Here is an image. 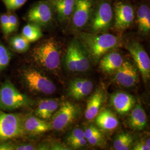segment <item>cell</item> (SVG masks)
Instances as JSON below:
<instances>
[{"mask_svg":"<svg viewBox=\"0 0 150 150\" xmlns=\"http://www.w3.org/2000/svg\"><path fill=\"white\" fill-rule=\"evenodd\" d=\"M134 150H150V146L146 144L145 141H141L137 142L133 147Z\"/></svg>","mask_w":150,"mask_h":150,"instance_id":"cell-36","label":"cell"},{"mask_svg":"<svg viewBox=\"0 0 150 150\" xmlns=\"http://www.w3.org/2000/svg\"><path fill=\"white\" fill-rule=\"evenodd\" d=\"M28 98L18 91L10 81L0 87V109L10 111L27 106Z\"/></svg>","mask_w":150,"mask_h":150,"instance_id":"cell-3","label":"cell"},{"mask_svg":"<svg viewBox=\"0 0 150 150\" xmlns=\"http://www.w3.org/2000/svg\"><path fill=\"white\" fill-rule=\"evenodd\" d=\"M129 122L131 127L134 130L141 131L145 129L147 125V116L141 104H137L131 111Z\"/></svg>","mask_w":150,"mask_h":150,"instance_id":"cell-20","label":"cell"},{"mask_svg":"<svg viewBox=\"0 0 150 150\" xmlns=\"http://www.w3.org/2000/svg\"><path fill=\"white\" fill-rule=\"evenodd\" d=\"M105 100V93L101 88H98L88 98L85 116L87 120H92L96 117Z\"/></svg>","mask_w":150,"mask_h":150,"instance_id":"cell-17","label":"cell"},{"mask_svg":"<svg viewBox=\"0 0 150 150\" xmlns=\"http://www.w3.org/2000/svg\"><path fill=\"white\" fill-rule=\"evenodd\" d=\"M87 141L90 145L94 146H101L104 145L105 143L104 136L102 132L95 136H93L91 138L87 139Z\"/></svg>","mask_w":150,"mask_h":150,"instance_id":"cell-33","label":"cell"},{"mask_svg":"<svg viewBox=\"0 0 150 150\" xmlns=\"http://www.w3.org/2000/svg\"><path fill=\"white\" fill-rule=\"evenodd\" d=\"M30 42L22 35H16L11 38L10 45L12 48L18 52H25L30 47Z\"/></svg>","mask_w":150,"mask_h":150,"instance_id":"cell-27","label":"cell"},{"mask_svg":"<svg viewBox=\"0 0 150 150\" xmlns=\"http://www.w3.org/2000/svg\"><path fill=\"white\" fill-rule=\"evenodd\" d=\"M77 41L71 42L69 46L65 57V64L68 70L71 72H77Z\"/></svg>","mask_w":150,"mask_h":150,"instance_id":"cell-24","label":"cell"},{"mask_svg":"<svg viewBox=\"0 0 150 150\" xmlns=\"http://www.w3.org/2000/svg\"><path fill=\"white\" fill-rule=\"evenodd\" d=\"M136 22L139 30L148 33L150 30V9L146 4L139 6L136 11Z\"/></svg>","mask_w":150,"mask_h":150,"instance_id":"cell-22","label":"cell"},{"mask_svg":"<svg viewBox=\"0 0 150 150\" xmlns=\"http://www.w3.org/2000/svg\"><path fill=\"white\" fill-rule=\"evenodd\" d=\"M93 88V85L91 81L77 79L70 82L69 92L72 98L79 100L90 95Z\"/></svg>","mask_w":150,"mask_h":150,"instance_id":"cell-15","label":"cell"},{"mask_svg":"<svg viewBox=\"0 0 150 150\" xmlns=\"http://www.w3.org/2000/svg\"><path fill=\"white\" fill-rule=\"evenodd\" d=\"M121 54L116 51H110L104 54L100 61V67L103 72L111 74L116 72L123 62Z\"/></svg>","mask_w":150,"mask_h":150,"instance_id":"cell-16","label":"cell"},{"mask_svg":"<svg viewBox=\"0 0 150 150\" xmlns=\"http://www.w3.org/2000/svg\"><path fill=\"white\" fill-rule=\"evenodd\" d=\"M14 150V147L8 143H5L0 145V150Z\"/></svg>","mask_w":150,"mask_h":150,"instance_id":"cell-38","label":"cell"},{"mask_svg":"<svg viewBox=\"0 0 150 150\" xmlns=\"http://www.w3.org/2000/svg\"><path fill=\"white\" fill-rule=\"evenodd\" d=\"M33 59L48 70H57L61 63L59 47L53 38H49L38 43L32 51Z\"/></svg>","mask_w":150,"mask_h":150,"instance_id":"cell-2","label":"cell"},{"mask_svg":"<svg viewBox=\"0 0 150 150\" xmlns=\"http://www.w3.org/2000/svg\"><path fill=\"white\" fill-rule=\"evenodd\" d=\"M133 144V137L128 133L118 134L113 142V147L116 150H129Z\"/></svg>","mask_w":150,"mask_h":150,"instance_id":"cell-25","label":"cell"},{"mask_svg":"<svg viewBox=\"0 0 150 150\" xmlns=\"http://www.w3.org/2000/svg\"><path fill=\"white\" fill-rule=\"evenodd\" d=\"M113 8L108 0H100L93 8L91 16L93 32H102L111 26L113 20Z\"/></svg>","mask_w":150,"mask_h":150,"instance_id":"cell-4","label":"cell"},{"mask_svg":"<svg viewBox=\"0 0 150 150\" xmlns=\"http://www.w3.org/2000/svg\"><path fill=\"white\" fill-rule=\"evenodd\" d=\"M115 80L118 84L123 87L134 86L139 80L137 70L131 62L123 61L122 64L116 71Z\"/></svg>","mask_w":150,"mask_h":150,"instance_id":"cell-12","label":"cell"},{"mask_svg":"<svg viewBox=\"0 0 150 150\" xmlns=\"http://www.w3.org/2000/svg\"><path fill=\"white\" fill-rule=\"evenodd\" d=\"M79 107L70 101L62 102L52 116L51 125L52 129L62 131L67 128L78 117Z\"/></svg>","mask_w":150,"mask_h":150,"instance_id":"cell-6","label":"cell"},{"mask_svg":"<svg viewBox=\"0 0 150 150\" xmlns=\"http://www.w3.org/2000/svg\"><path fill=\"white\" fill-rule=\"evenodd\" d=\"M54 8L50 0L40 1L35 4L28 11L27 21L39 26H46L53 20Z\"/></svg>","mask_w":150,"mask_h":150,"instance_id":"cell-7","label":"cell"},{"mask_svg":"<svg viewBox=\"0 0 150 150\" xmlns=\"http://www.w3.org/2000/svg\"><path fill=\"white\" fill-rule=\"evenodd\" d=\"M83 131H84L85 138L86 139H88L92 137H93V136H95L96 134H99L102 132L97 127L93 126H91L87 127Z\"/></svg>","mask_w":150,"mask_h":150,"instance_id":"cell-34","label":"cell"},{"mask_svg":"<svg viewBox=\"0 0 150 150\" xmlns=\"http://www.w3.org/2000/svg\"><path fill=\"white\" fill-rule=\"evenodd\" d=\"M113 8L115 28L119 30L129 28L133 23L135 17L132 6L125 2H118L115 4Z\"/></svg>","mask_w":150,"mask_h":150,"instance_id":"cell-11","label":"cell"},{"mask_svg":"<svg viewBox=\"0 0 150 150\" xmlns=\"http://www.w3.org/2000/svg\"><path fill=\"white\" fill-rule=\"evenodd\" d=\"M22 35L30 42H33L42 38L43 36V33L40 26L30 23L23 28Z\"/></svg>","mask_w":150,"mask_h":150,"instance_id":"cell-23","label":"cell"},{"mask_svg":"<svg viewBox=\"0 0 150 150\" xmlns=\"http://www.w3.org/2000/svg\"><path fill=\"white\" fill-rule=\"evenodd\" d=\"M59 105V102L55 100H41L38 104L35 113L39 118L48 120L52 117L54 113L58 109Z\"/></svg>","mask_w":150,"mask_h":150,"instance_id":"cell-21","label":"cell"},{"mask_svg":"<svg viewBox=\"0 0 150 150\" xmlns=\"http://www.w3.org/2000/svg\"><path fill=\"white\" fill-rule=\"evenodd\" d=\"M77 72H83L89 69L90 62L86 51L77 41Z\"/></svg>","mask_w":150,"mask_h":150,"instance_id":"cell-26","label":"cell"},{"mask_svg":"<svg viewBox=\"0 0 150 150\" xmlns=\"http://www.w3.org/2000/svg\"><path fill=\"white\" fill-rule=\"evenodd\" d=\"M56 12L58 19L64 21L71 17L76 0H50Z\"/></svg>","mask_w":150,"mask_h":150,"instance_id":"cell-18","label":"cell"},{"mask_svg":"<svg viewBox=\"0 0 150 150\" xmlns=\"http://www.w3.org/2000/svg\"><path fill=\"white\" fill-rule=\"evenodd\" d=\"M134 97L127 93L119 92L111 97V104L117 112L123 115L128 112L134 106Z\"/></svg>","mask_w":150,"mask_h":150,"instance_id":"cell-13","label":"cell"},{"mask_svg":"<svg viewBox=\"0 0 150 150\" xmlns=\"http://www.w3.org/2000/svg\"><path fill=\"white\" fill-rule=\"evenodd\" d=\"M93 9L92 0H76L74 9L71 17L73 26L76 29L85 27L90 21Z\"/></svg>","mask_w":150,"mask_h":150,"instance_id":"cell-10","label":"cell"},{"mask_svg":"<svg viewBox=\"0 0 150 150\" xmlns=\"http://www.w3.org/2000/svg\"><path fill=\"white\" fill-rule=\"evenodd\" d=\"M35 147L33 145H22L17 146L14 150H35Z\"/></svg>","mask_w":150,"mask_h":150,"instance_id":"cell-37","label":"cell"},{"mask_svg":"<svg viewBox=\"0 0 150 150\" xmlns=\"http://www.w3.org/2000/svg\"><path fill=\"white\" fill-rule=\"evenodd\" d=\"M11 59L10 51L0 42V73L8 65Z\"/></svg>","mask_w":150,"mask_h":150,"instance_id":"cell-28","label":"cell"},{"mask_svg":"<svg viewBox=\"0 0 150 150\" xmlns=\"http://www.w3.org/2000/svg\"><path fill=\"white\" fill-rule=\"evenodd\" d=\"M79 43L91 59L94 61L117 47L120 42V38L110 33H81L79 35Z\"/></svg>","mask_w":150,"mask_h":150,"instance_id":"cell-1","label":"cell"},{"mask_svg":"<svg viewBox=\"0 0 150 150\" xmlns=\"http://www.w3.org/2000/svg\"><path fill=\"white\" fill-rule=\"evenodd\" d=\"M8 21H9V33L11 34L12 32H15L18 27V18L13 12H8Z\"/></svg>","mask_w":150,"mask_h":150,"instance_id":"cell-30","label":"cell"},{"mask_svg":"<svg viewBox=\"0 0 150 150\" xmlns=\"http://www.w3.org/2000/svg\"><path fill=\"white\" fill-rule=\"evenodd\" d=\"M0 23L2 32L5 35H10L9 33V21L8 13H3L0 16Z\"/></svg>","mask_w":150,"mask_h":150,"instance_id":"cell-32","label":"cell"},{"mask_svg":"<svg viewBox=\"0 0 150 150\" xmlns=\"http://www.w3.org/2000/svg\"><path fill=\"white\" fill-rule=\"evenodd\" d=\"M85 138L84 131L82 129L79 128L75 129L71 133L67 138V144H69L71 142L74 141L77 139H81Z\"/></svg>","mask_w":150,"mask_h":150,"instance_id":"cell-31","label":"cell"},{"mask_svg":"<svg viewBox=\"0 0 150 150\" xmlns=\"http://www.w3.org/2000/svg\"><path fill=\"white\" fill-rule=\"evenodd\" d=\"M127 49L134 59L143 79L147 82L150 77V59L148 54L143 46L136 41L129 43Z\"/></svg>","mask_w":150,"mask_h":150,"instance_id":"cell-9","label":"cell"},{"mask_svg":"<svg viewBox=\"0 0 150 150\" xmlns=\"http://www.w3.org/2000/svg\"><path fill=\"white\" fill-rule=\"evenodd\" d=\"M5 6L8 12H13L24 5L27 0H1Z\"/></svg>","mask_w":150,"mask_h":150,"instance_id":"cell-29","label":"cell"},{"mask_svg":"<svg viewBox=\"0 0 150 150\" xmlns=\"http://www.w3.org/2000/svg\"><path fill=\"white\" fill-rule=\"evenodd\" d=\"M23 78L31 91L51 95L56 91L54 83L38 70L28 69L23 72Z\"/></svg>","mask_w":150,"mask_h":150,"instance_id":"cell-5","label":"cell"},{"mask_svg":"<svg viewBox=\"0 0 150 150\" xmlns=\"http://www.w3.org/2000/svg\"><path fill=\"white\" fill-rule=\"evenodd\" d=\"M87 141L85 138L81 139H77L74 141H72L68 144L70 146L74 149H79L84 147L87 144Z\"/></svg>","mask_w":150,"mask_h":150,"instance_id":"cell-35","label":"cell"},{"mask_svg":"<svg viewBox=\"0 0 150 150\" xmlns=\"http://www.w3.org/2000/svg\"><path fill=\"white\" fill-rule=\"evenodd\" d=\"M95 118L97 126L103 130L112 131L118 126V118L109 110H103L97 114Z\"/></svg>","mask_w":150,"mask_h":150,"instance_id":"cell-19","label":"cell"},{"mask_svg":"<svg viewBox=\"0 0 150 150\" xmlns=\"http://www.w3.org/2000/svg\"><path fill=\"white\" fill-rule=\"evenodd\" d=\"M23 134V120L19 115L0 112V139H10Z\"/></svg>","mask_w":150,"mask_h":150,"instance_id":"cell-8","label":"cell"},{"mask_svg":"<svg viewBox=\"0 0 150 150\" xmlns=\"http://www.w3.org/2000/svg\"><path fill=\"white\" fill-rule=\"evenodd\" d=\"M23 129L24 133L38 134L51 131L52 127L51 123L38 117L31 116L23 120Z\"/></svg>","mask_w":150,"mask_h":150,"instance_id":"cell-14","label":"cell"}]
</instances>
